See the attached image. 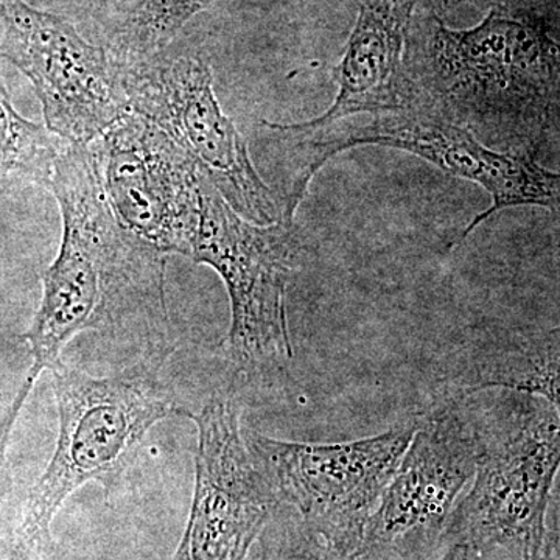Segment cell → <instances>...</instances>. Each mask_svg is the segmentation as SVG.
Segmentation results:
<instances>
[{"label": "cell", "instance_id": "8992f818", "mask_svg": "<svg viewBox=\"0 0 560 560\" xmlns=\"http://www.w3.org/2000/svg\"><path fill=\"white\" fill-rule=\"evenodd\" d=\"M301 249L294 223H250L202 175L200 223L189 257L219 272L226 285L228 352L242 370L293 357L287 290Z\"/></svg>", "mask_w": 560, "mask_h": 560}, {"label": "cell", "instance_id": "44dd1931", "mask_svg": "<svg viewBox=\"0 0 560 560\" xmlns=\"http://www.w3.org/2000/svg\"><path fill=\"white\" fill-rule=\"evenodd\" d=\"M551 2H559V0H551Z\"/></svg>", "mask_w": 560, "mask_h": 560}, {"label": "cell", "instance_id": "30bf717a", "mask_svg": "<svg viewBox=\"0 0 560 560\" xmlns=\"http://www.w3.org/2000/svg\"><path fill=\"white\" fill-rule=\"evenodd\" d=\"M0 58L32 81L47 130L66 143L90 145L130 110L106 50L27 0H0Z\"/></svg>", "mask_w": 560, "mask_h": 560}, {"label": "cell", "instance_id": "e0dca14e", "mask_svg": "<svg viewBox=\"0 0 560 560\" xmlns=\"http://www.w3.org/2000/svg\"><path fill=\"white\" fill-rule=\"evenodd\" d=\"M511 2H515V0H416V7H418V9L429 10L433 11V13L440 14L460 5L492 9V7L504 5V3Z\"/></svg>", "mask_w": 560, "mask_h": 560}, {"label": "cell", "instance_id": "6da1fadb", "mask_svg": "<svg viewBox=\"0 0 560 560\" xmlns=\"http://www.w3.org/2000/svg\"><path fill=\"white\" fill-rule=\"evenodd\" d=\"M60 202V253L43 276V300L24 340L32 368L0 427V466L11 431L39 374L62 364L81 331L128 338L143 360L161 364L172 348L165 257L119 223L103 191L91 145L68 143L50 184Z\"/></svg>", "mask_w": 560, "mask_h": 560}, {"label": "cell", "instance_id": "2e32d148", "mask_svg": "<svg viewBox=\"0 0 560 560\" xmlns=\"http://www.w3.org/2000/svg\"><path fill=\"white\" fill-rule=\"evenodd\" d=\"M248 560H357L316 536L291 508L276 511L254 544Z\"/></svg>", "mask_w": 560, "mask_h": 560}, {"label": "cell", "instance_id": "7a4b0ae2", "mask_svg": "<svg viewBox=\"0 0 560 560\" xmlns=\"http://www.w3.org/2000/svg\"><path fill=\"white\" fill-rule=\"evenodd\" d=\"M404 72L407 105L441 114L490 150L537 160L559 130V3L492 7L467 31L416 7Z\"/></svg>", "mask_w": 560, "mask_h": 560}, {"label": "cell", "instance_id": "ba28073f", "mask_svg": "<svg viewBox=\"0 0 560 560\" xmlns=\"http://www.w3.org/2000/svg\"><path fill=\"white\" fill-rule=\"evenodd\" d=\"M416 427L411 422L342 444L279 441L254 431L243 438L280 503L296 512L331 547L357 556L366 523Z\"/></svg>", "mask_w": 560, "mask_h": 560}, {"label": "cell", "instance_id": "4fadbf2b", "mask_svg": "<svg viewBox=\"0 0 560 560\" xmlns=\"http://www.w3.org/2000/svg\"><path fill=\"white\" fill-rule=\"evenodd\" d=\"M416 0H361L359 18L340 65L334 105L313 124L399 109L410 101L404 72L405 39Z\"/></svg>", "mask_w": 560, "mask_h": 560}, {"label": "cell", "instance_id": "5bb4252c", "mask_svg": "<svg viewBox=\"0 0 560 560\" xmlns=\"http://www.w3.org/2000/svg\"><path fill=\"white\" fill-rule=\"evenodd\" d=\"M212 0H105V46L120 68L139 65L162 54L178 33Z\"/></svg>", "mask_w": 560, "mask_h": 560}, {"label": "cell", "instance_id": "d6986e66", "mask_svg": "<svg viewBox=\"0 0 560 560\" xmlns=\"http://www.w3.org/2000/svg\"><path fill=\"white\" fill-rule=\"evenodd\" d=\"M438 560H500L485 552L475 550V548L466 547V545H452L445 548L444 555Z\"/></svg>", "mask_w": 560, "mask_h": 560}, {"label": "cell", "instance_id": "7c38bea8", "mask_svg": "<svg viewBox=\"0 0 560 560\" xmlns=\"http://www.w3.org/2000/svg\"><path fill=\"white\" fill-rule=\"evenodd\" d=\"M187 418L198 429L195 492L172 560H248L282 503L246 447L234 400L213 397Z\"/></svg>", "mask_w": 560, "mask_h": 560}, {"label": "cell", "instance_id": "52a82bcc", "mask_svg": "<svg viewBox=\"0 0 560 560\" xmlns=\"http://www.w3.org/2000/svg\"><path fill=\"white\" fill-rule=\"evenodd\" d=\"M128 109L164 131L200 167L238 215L260 226L283 223L278 195L260 178L248 145L221 109L208 62L198 55L121 68Z\"/></svg>", "mask_w": 560, "mask_h": 560}, {"label": "cell", "instance_id": "9a60e30c", "mask_svg": "<svg viewBox=\"0 0 560 560\" xmlns=\"http://www.w3.org/2000/svg\"><path fill=\"white\" fill-rule=\"evenodd\" d=\"M62 142L14 109L0 79V191L27 184L49 186Z\"/></svg>", "mask_w": 560, "mask_h": 560}, {"label": "cell", "instance_id": "277c9868", "mask_svg": "<svg viewBox=\"0 0 560 560\" xmlns=\"http://www.w3.org/2000/svg\"><path fill=\"white\" fill-rule=\"evenodd\" d=\"M260 127L267 132L270 145L278 150L276 158L283 172L279 201L285 223H294L308 184L331 158L366 145L408 151L442 172L471 180L488 191L492 205L471 220L463 238L503 209L540 206L559 212L558 173L541 167L534 158L490 150L441 114L412 103L326 125L312 120L290 125L261 120Z\"/></svg>", "mask_w": 560, "mask_h": 560}, {"label": "cell", "instance_id": "3957f363", "mask_svg": "<svg viewBox=\"0 0 560 560\" xmlns=\"http://www.w3.org/2000/svg\"><path fill=\"white\" fill-rule=\"evenodd\" d=\"M464 397L480 452L442 548L466 545L500 560H536L552 529L548 512L560 464L559 405L510 388Z\"/></svg>", "mask_w": 560, "mask_h": 560}, {"label": "cell", "instance_id": "5b68a950", "mask_svg": "<svg viewBox=\"0 0 560 560\" xmlns=\"http://www.w3.org/2000/svg\"><path fill=\"white\" fill-rule=\"evenodd\" d=\"M50 372L60 418L57 447L22 508L9 560H32L50 547L51 522L75 490L97 481L109 493L156 423L189 416L165 394L150 363L116 377H91L65 364Z\"/></svg>", "mask_w": 560, "mask_h": 560}, {"label": "cell", "instance_id": "9c48e42d", "mask_svg": "<svg viewBox=\"0 0 560 560\" xmlns=\"http://www.w3.org/2000/svg\"><path fill=\"white\" fill-rule=\"evenodd\" d=\"M478 452L466 397L431 411L372 512L357 560H431L474 480Z\"/></svg>", "mask_w": 560, "mask_h": 560}, {"label": "cell", "instance_id": "ffe728a7", "mask_svg": "<svg viewBox=\"0 0 560 560\" xmlns=\"http://www.w3.org/2000/svg\"><path fill=\"white\" fill-rule=\"evenodd\" d=\"M536 560H560L559 552V529L558 526L550 530L544 551Z\"/></svg>", "mask_w": 560, "mask_h": 560}, {"label": "cell", "instance_id": "8fae6325", "mask_svg": "<svg viewBox=\"0 0 560 560\" xmlns=\"http://www.w3.org/2000/svg\"><path fill=\"white\" fill-rule=\"evenodd\" d=\"M90 145L121 226L164 256L189 257L200 223L202 178L189 154L131 110Z\"/></svg>", "mask_w": 560, "mask_h": 560}, {"label": "cell", "instance_id": "ac0fdd59", "mask_svg": "<svg viewBox=\"0 0 560 560\" xmlns=\"http://www.w3.org/2000/svg\"><path fill=\"white\" fill-rule=\"evenodd\" d=\"M36 3H46L57 10H83L97 16L105 0H35Z\"/></svg>", "mask_w": 560, "mask_h": 560}]
</instances>
